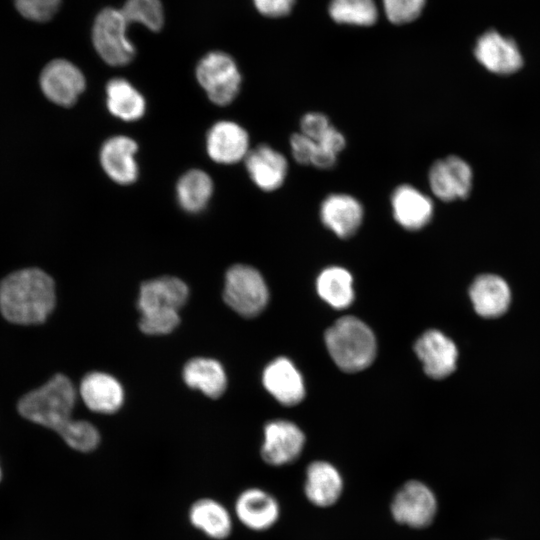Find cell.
Instances as JSON below:
<instances>
[{
	"label": "cell",
	"instance_id": "cell-1",
	"mask_svg": "<svg viewBox=\"0 0 540 540\" xmlns=\"http://www.w3.org/2000/svg\"><path fill=\"white\" fill-rule=\"evenodd\" d=\"M55 302L54 281L38 268L18 270L0 283V311L12 323H42L54 309Z\"/></svg>",
	"mask_w": 540,
	"mask_h": 540
},
{
	"label": "cell",
	"instance_id": "cell-2",
	"mask_svg": "<svg viewBox=\"0 0 540 540\" xmlns=\"http://www.w3.org/2000/svg\"><path fill=\"white\" fill-rule=\"evenodd\" d=\"M188 295L187 285L177 277L162 276L144 282L137 302L142 332L149 335L172 332L180 322L179 310Z\"/></svg>",
	"mask_w": 540,
	"mask_h": 540
},
{
	"label": "cell",
	"instance_id": "cell-3",
	"mask_svg": "<svg viewBox=\"0 0 540 540\" xmlns=\"http://www.w3.org/2000/svg\"><path fill=\"white\" fill-rule=\"evenodd\" d=\"M76 392L72 382L57 374L43 386L24 395L18 403L26 419L61 434L73 421Z\"/></svg>",
	"mask_w": 540,
	"mask_h": 540
},
{
	"label": "cell",
	"instance_id": "cell-4",
	"mask_svg": "<svg viewBox=\"0 0 540 540\" xmlns=\"http://www.w3.org/2000/svg\"><path fill=\"white\" fill-rule=\"evenodd\" d=\"M325 343L333 361L345 372L367 368L376 355L372 330L353 316L342 317L327 329Z\"/></svg>",
	"mask_w": 540,
	"mask_h": 540
},
{
	"label": "cell",
	"instance_id": "cell-5",
	"mask_svg": "<svg viewBox=\"0 0 540 540\" xmlns=\"http://www.w3.org/2000/svg\"><path fill=\"white\" fill-rule=\"evenodd\" d=\"M225 303L244 317L258 315L268 302V289L262 275L253 267L236 264L225 275Z\"/></svg>",
	"mask_w": 540,
	"mask_h": 540
},
{
	"label": "cell",
	"instance_id": "cell-6",
	"mask_svg": "<svg viewBox=\"0 0 540 540\" xmlns=\"http://www.w3.org/2000/svg\"><path fill=\"white\" fill-rule=\"evenodd\" d=\"M196 77L210 101L219 106L237 97L242 82L236 62L222 51L206 54L197 65Z\"/></svg>",
	"mask_w": 540,
	"mask_h": 540
},
{
	"label": "cell",
	"instance_id": "cell-7",
	"mask_svg": "<svg viewBox=\"0 0 540 540\" xmlns=\"http://www.w3.org/2000/svg\"><path fill=\"white\" fill-rule=\"evenodd\" d=\"M127 27L121 10L106 8L96 17L92 40L97 53L107 64L123 66L133 59L135 48L127 38Z\"/></svg>",
	"mask_w": 540,
	"mask_h": 540
},
{
	"label": "cell",
	"instance_id": "cell-8",
	"mask_svg": "<svg viewBox=\"0 0 540 540\" xmlns=\"http://www.w3.org/2000/svg\"><path fill=\"white\" fill-rule=\"evenodd\" d=\"M437 511V501L428 486L420 481L406 482L391 502V514L400 524L423 528L431 524Z\"/></svg>",
	"mask_w": 540,
	"mask_h": 540
},
{
	"label": "cell",
	"instance_id": "cell-9",
	"mask_svg": "<svg viewBox=\"0 0 540 540\" xmlns=\"http://www.w3.org/2000/svg\"><path fill=\"white\" fill-rule=\"evenodd\" d=\"M86 85L83 73L73 63L65 59L50 61L40 74L43 94L60 106L73 105Z\"/></svg>",
	"mask_w": 540,
	"mask_h": 540
},
{
	"label": "cell",
	"instance_id": "cell-10",
	"mask_svg": "<svg viewBox=\"0 0 540 540\" xmlns=\"http://www.w3.org/2000/svg\"><path fill=\"white\" fill-rule=\"evenodd\" d=\"M428 183L434 196L450 202L469 195L472 187V170L458 156H447L432 164L428 172Z\"/></svg>",
	"mask_w": 540,
	"mask_h": 540
},
{
	"label": "cell",
	"instance_id": "cell-11",
	"mask_svg": "<svg viewBox=\"0 0 540 540\" xmlns=\"http://www.w3.org/2000/svg\"><path fill=\"white\" fill-rule=\"evenodd\" d=\"M304 443L305 436L294 423L285 420L269 422L264 428L262 459L273 466L291 463L301 454Z\"/></svg>",
	"mask_w": 540,
	"mask_h": 540
},
{
	"label": "cell",
	"instance_id": "cell-12",
	"mask_svg": "<svg viewBox=\"0 0 540 540\" xmlns=\"http://www.w3.org/2000/svg\"><path fill=\"white\" fill-rule=\"evenodd\" d=\"M364 214L362 203L347 193L329 194L319 209L322 224L339 238L353 236L361 227Z\"/></svg>",
	"mask_w": 540,
	"mask_h": 540
},
{
	"label": "cell",
	"instance_id": "cell-13",
	"mask_svg": "<svg viewBox=\"0 0 540 540\" xmlns=\"http://www.w3.org/2000/svg\"><path fill=\"white\" fill-rule=\"evenodd\" d=\"M414 350L423 364L425 373L433 379H442L456 368L458 351L454 342L438 330H428L416 341Z\"/></svg>",
	"mask_w": 540,
	"mask_h": 540
},
{
	"label": "cell",
	"instance_id": "cell-14",
	"mask_svg": "<svg viewBox=\"0 0 540 540\" xmlns=\"http://www.w3.org/2000/svg\"><path fill=\"white\" fill-rule=\"evenodd\" d=\"M390 204L394 220L406 230H420L433 217L431 198L410 184L397 186L391 194Z\"/></svg>",
	"mask_w": 540,
	"mask_h": 540
},
{
	"label": "cell",
	"instance_id": "cell-15",
	"mask_svg": "<svg viewBox=\"0 0 540 540\" xmlns=\"http://www.w3.org/2000/svg\"><path fill=\"white\" fill-rule=\"evenodd\" d=\"M209 157L220 164H234L244 160L250 151L249 135L238 123L219 121L206 136Z\"/></svg>",
	"mask_w": 540,
	"mask_h": 540
},
{
	"label": "cell",
	"instance_id": "cell-16",
	"mask_svg": "<svg viewBox=\"0 0 540 540\" xmlns=\"http://www.w3.org/2000/svg\"><path fill=\"white\" fill-rule=\"evenodd\" d=\"M474 54L487 70L496 74H511L523 65L517 44L494 30L479 37Z\"/></svg>",
	"mask_w": 540,
	"mask_h": 540
},
{
	"label": "cell",
	"instance_id": "cell-17",
	"mask_svg": "<svg viewBox=\"0 0 540 540\" xmlns=\"http://www.w3.org/2000/svg\"><path fill=\"white\" fill-rule=\"evenodd\" d=\"M238 521L252 531H265L278 520L280 507L277 500L267 491L251 487L243 490L234 503Z\"/></svg>",
	"mask_w": 540,
	"mask_h": 540
},
{
	"label": "cell",
	"instance_id": "cell-18",
	"mask_svg": "<svg viewBox=\"0 0 540 540\" xmlns=\"http://www.w3.org/2000/svg\"><path fill=\"white\" fill-rule=\"evenodd\" d=\"M245 167L250 179L261 190L279 189L288 174L286 157L268 144H260L248 152Z\"/></svg>",
	"mask_w": 540,
	"mask_h": 540
},
{
	"label": "cell",
	"instance_id": "cell-19",
	"mask_svg": "<svg viewBox=\"0 0 540 540\" xmlns=\"http://www.w3.org/2000/svg\"><path fill=\"white\" fill-rule=\"evenodd\" d=\"M137 149L136 142L123 135L111 137L104 142L100 150V162L111 180L128 185L137 179Z\"/></svg>",
	"mask_w": 540,
	"mask_h": 540
},
{
	"label": "cell",
	"instance_id": "cell-20",
	"mask_svg": "<svg viewBox=\"0 0 540 540\" xmlns=\"http://www.w3.org/2000/svg\"><path fill=\"white\" fill-rule=\"evenodd\" d=\"M190 525L210 540H226L233 531L230 511L217 499H196L188 509Z\"/></svg>",
	"mask_w": 540,
	"mask_h": 540
},
{
	"label": "cell",
	"instance_id": "cell-21",
	"mask_svg": "<svg viewBox=\"0 0 540 540\" xmlns=\"http://www.w3.org/2000/svg\"><path fill=\"white\" fill-rule=\"evenodd\" d=\"M262 380L266 390L281 404L295 405L305 395L301 374L285 357L269 363L263 372Z\"/></svg>",
	"mask_w": 540,
	"mask_h": 540
},
{
	"label": "cell",
	"instance_id": "cell-22",
	"mask_svg": "<svg viewBox=\"0 0 540 540\" xmlns=\"http://www.w3.org/2000/svg\"><path fill=\"white\" fill-rule=\"evenodd\" d=\"M469 296L476 313L485 318L504 314L511 301L508 284L500 276L483 274L475 278L469 289Z\"/></svg>",
	"mask_w": 540,
	"mask_h": 540
},
{
	"label": "cell",
	"instance_id": "cell-23",
	"mask_svg": "<svg viewBox=\"0 0 540 540\" xmlns=\"http://www.w3.org/2000/svg\"><path fill=\"white\" fill-rule=\"evenodd\" d=\"M80 395L90 410L106 414L116 412L124 399L120 383L102 372H91L82 379Z\"/></svg>",
	"mask_w": 540,
	"mask_h": 540
},
{
	"label": "cell",
	"instance_id": "cell-24",
	"mask_svg": "<svg viewBox=\"0 0 540 540\" xmlns=\"http://www.w3.org/2000/svg\"><path fill=\"white\" fill-rule=\"evenodd\" d=\"M343 480L339 471L325 461L312 462L306 469L304 492L319 507L333 505L341 496Z\"/></svg>",
	"mask_w": 540,
	"mask_h": 540
},
{
	"label": "cell",
	"instance_id": "cell-25",
	"mask_svg": "<svg viewBox=\"0 0 540 540\" xmlns=\"http://www.w3.org/2000/svg\"><path fill=\"white\" fill-rule=\"evenodd\" d=\"M106 104L113 116L128 122L140 119L146 110L142 94L123 78H113L107 83Z\"/></svg>",
	"mask_w": 540,
	"mask_h": 540
},
{
	"label": "cell",
	"instance_id": "cell-26",
	"mask_svg": "<svg viewBox=\"0 0 540 540\" xmlns=\"http://www.w3.org/2000/svg\"><path fill=\"white\" fill-rule=\"evenodd\" d=\"M185 383L199 389L210 398L220 397L227 386V378L221 364L213 359L194 358L183 369Z\"/></svg>",
	"mask_w": 540,
	"mask_h": 540
},
{
	"label": "cell",
	"instance_id": "cell-27",
	"mask_svg": "<svg viewBox=\"0 0 540 540\" xmlns=\"http://www.w3.org/2000/svg\"><path fill=\"white\" fill-rule=\"evenodd\" d=\"M213 193V181L202 170L192 169L183 174L176 185V198L180 207L189 213L205 209Z\"/></svg>",
	"mask_w": 540,
	"mask_h": 540
},
{
	"label": "cell",
	"instance_id": "cell-28",
	"mask_svg": "<svg viewBox=\"0 0 540 540\" xmlns=\"http://www.w3.org/2000/svg\"><path fill=\"white\" fill-rule=\"evenodd\" d=\"M317 291L330 306L346 308L354 299L352 276L342 267H328L317 278Z\"/></svg>",
	"mask_w": 540,
	"mask_h": 540
},
{
	"label": "cell",
	"instance_id": "cell-29",
	"mask_svg": "<svg viewBox=\"0 0 540 540\" xmlns=\"http://www.w3.org/2000/svg\"><path fill=\"white\" fill-rule=\"evenodd\" d=\"M328 11L339 24L371 26L378 18L374 0H331Z\"/></svg>",
	"mask_w": 540,
	"mask_h": 540
},
{
	"label": "cell",
	"instance_id": "cell-30",
	"mask_svg": "<svg viewBox=\"0 0 540 540\" xmlns=\"http://www.w3.org/2000/svg\"><path fill=\"white\" fill-rule=\"evenodd\" d=\"M121 12L128 25L139 22L152 31L163 26L164 14L159 0H127Z\"/></svg>",
	"mask_w": 540,
	"mask_h": 540
},
{
	"label": "cell",
	"instance_id": "cell-31",
	"mask_svg": "<svg viewBox=\"0 0 540 540\" xmlns=\"http://www.w3.org/2000/svg\"><path fill=\"white\" fill-rule=\"evenodd\" d=\"M65 443L79 452H92L100 443L96 427L84 420H74L61 434Z\"/></svg>",
	"mask_w": 540,
	"mask_h": 540
},
{
	"label": "cell",
	"instance_id": "cell-32",
	"mask_svg": "<svg viewBox=\"0 0 540 540\" xmlns=\"http://www.w3.org/2000/svg\"><path fill=\"white\" fill-rule=\"evenodd\" d=\"M425 5V0H383L386 17L393 24H405L417 19Z\"/></svg>",
	"mask_w": 540,
	"mask_h": 540
},
{
	"label": "cell",
	"instance_id": "cell-33",
	"mask_svg": "<svg viewBox=\"0 0 540 540\" xmlns=\"http://www.w3.org/2000/svg\"><path fill=\"white\" fill-rule=\"evenodd\" d=\"M17 11L26 19L45 22L57 12L61 0H13Z\"/></svg>",
	"mask_w": 540,
	"mask_h": 540
},
{
	"label": "cell",
	"instance_id": "cell-34",
	"mask_svg": "<svg viewBox=\"0 0 540 540\" xmlns=\"http://www.w3.org/2000/svg\"><path fill=\"white\" fill-rule=\"evenodd\" d=\"M331 126L329 118L317 111L304 114L300 120V132L314 141L320 140Z\"/></svg>",
	"mask_w": 540,
	"mask_h": 540
},
{
	"label": "cell",
	"instance_id": "cell-35",
	"mask_svg": "<svg viewBox=\"0 0 540 540\" xmlns=\"http://www.w3.org/2000/svg\"><path fill=\"white\" fill-rule=\"evenodd\" d=\"M290 150L294 160L301 165H311L315 152L316 142L301 132L291 135Z\"/></svg>",
	"mask_w": 540,
	"mask_h": 540
},
{
	"label": "cell",
	"instance_id": "cell-36",
	"mask_svg": "<svg viewBox=\"0 0 540 540\" xmlns=\"http://www.w3.org/2000/svg\"><path fill=\"white\" fill-rule=\"evenodd\" d=\"M257 10L267 17H282L290 13L295 0H253Z\"/></svg>",
	"mask_w": 540,
	"mask_h": 540
},
{
	"label": "cell",
	"instance_id": "cell-37",
	"mask_svg": "<svg viewBox=\"0 0 540 540\" xmlns=\"http://www.w3.org/2000/svg\"><path fill=\"white\" fill-rule=\"evenodd\" d=\"M315 142L319 146L324 148L325 150L337 156L346 147L345 136L340 130H338L333 125L329 128V130L324 134V136L320 140L315 141Z\"/></svg>",
	"mask_w": 540,
	"mask_h": 540
},
{
	"label": "cell",
	"instance_id": "cell-38",
	"mask_svg": "<svg viewBox=\"0 0 540 540\" xmlns=\"http://www.w3.org/2000/svg\"><path fill=\"white\" fill-rule=\"evenodd\" d=\"M0 477H1V471H0Z\"/></svg>",
	"mask_w": 540,
	"mask_h": 540
}]
</instances>
